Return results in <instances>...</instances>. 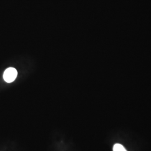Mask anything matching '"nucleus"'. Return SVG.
<instances>
[{
	"label": "nucleus",
	"mask_w": 151,
	"mask_h": 151,
	"mask_svg": "<svg viewBox=\"0 0 151 151\" xmlns=\"http://www.w3.org/2000/svg\"><path fill=\"white\" fill-rule=\"evenodd\" d=\"M17 76V72L14 68H9L6 70L4 73V79L7 83H11L15 81Z\"/></svg>",
	"instance_id": "1"
},
{
	"label": "nucleus",
	"mask_w": 151,
	"mask_h": 151,
	"mask_svg": "<svg viewBox=\"0 0 151 151\" xmlns=\"http://www.w3.org/2000/svg\"><path fill=\"white\" fill-rule=\"evenodd\" d=\"M113 151H127L124 146L119 143L115 144L113 147Z\"/></svg>",
	"instance_id": "2"
}]
</instances>
